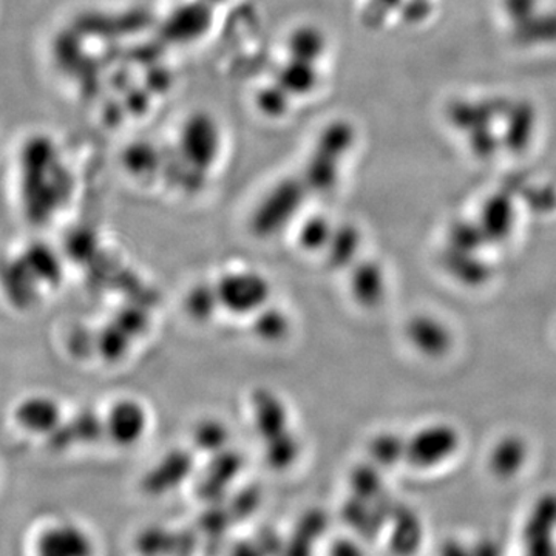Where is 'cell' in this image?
<instances>
[{"instance_id":"6da1fadb","label":"cell","mask_w":556,"mask_h":556,"mask_svg":"<svg viewBox=\"0 0 556 556\" xmlns=\"http://www.w3.org/2000/svg\"><path fill=\"white\" fill-rule=\"evenodd\" d=\"M448 123L485 160L501 152L521 155L540 130L535 105L518 98H460L448 108Z\"/></svg>"},{"instance_id":"7a4b0ae2","label":"cell","mask_w":556,"mask_h":556,"mask_svg":"<svg viewBox=\"0 0 556 556\" xmlns=\"http://www.w3.org/2000/svg\"><path fill=\"white\" fill-rule=\"evenodd\" d=\"M508 38L521 49L556 46V7L547 0H501Z\"/></svg>"},{"instance_id":"3957f363","label":"cell","mask_w":556,"mask_h":556,"mask_svg":"<svg viewBox=\"0 0 556 556\" xmlns=\"http://www.w3.org/2000/svg\"><path fill=\"white\" fill-rule=\"evenodd\" d=\"M459 448L460 433L452 424H430L407 439L405 463L419 470H431L448 463Z\"/></svg>"},{"instance_id":"277c9868","label":"cell","mask_w":556,"mask_h":556,"mask_svg":"<svg viewBox=\"0 0 556 556\" xmlns=\"http://www.w3.org/2000/svg\"><path fill=\"white\" fill-rule=\"evenodd\" d=\"M31 556H97L89 530L76 522L61 521L43 527L33 538Z\"/></svg>"},{"instance_id":"5b68a950","label":"cell","mask_w":556,"mask_h":556,"mask_svg":"<svg viewBox=\"0 0 556 556\" xmlns=\"http://www.w3.org/2000/svg\"><path fill=\"white\" fill-rule=\"evenodd\" d=\"M407 339L409 345L415 348L417 353L426 357L447 356L453 348V332L441 318L430 314H419L407 324Z\"/></svg>"},{"instance_id":"8992f818","label":"cell","mask_w":556,"mask_h":556,"mask_svg":"<svg viewBox=\"0 0 556 556\" xmlns=\"http://www.w3.org/2000/svg\"><path fill=\"white\" fill-rule=\"evenodd\" d=\"M530 447L519 434L497 439L486 456V468L496 481L508 482L518 478L529 463Z\"/></svg>"},{"instance_id":"52a82bcc","label":"cell","mask_w":556,"mask_h":556,"mask_svg":"<svg viewBox=\"0 0 556 556\" xmlns=\"http://www.w3.org/2000/svg\"><path fill=\"white\" fill-rule=\"evenodd\" d=\"M393 525V532L390 533V546L393 548L394 555H416L426 540L422 519L409 508H401Z\"/></svg>"},{"instance_id":"ba28073f","label":"cell","mask_w":556,"mask_h":556,"mask_svg":"<svg viewBox=\"0 0 556 556\" xmlns=\"http://www.w3.org/2000/svg\"><path fill=\"white\" fill-rule=\"evenodd\" d=\"M556 538V493H543L530 508L522 526L521 541L555 540Z\"/></svg>"},{"instance_id":"9c48e42d","label":"cell","mask_w":556,"mask_h":556,"mask_svg":"<svg viewBox=\"0 0 556 556\" xmlns=\"http://www.w3.org/2000/svg\"><path fill=\"white\" fill-rule=\"evenodd\" d=\"M515 226V211L506 197H493L484 204L479 218L482 237L504 240L510 236Z\"/></svg>"},{"instance_id":"30bf717a","label":"cell","mask_w":556,"mask_h":556,"mask_svg":"<svg viewBox=\"0 0 556 556\" xmlns=\"http://www.w3.org/2000/svg\"><path fill=\"white\" fill-rule=\"evenodd\" d=\"M405 452H407V439L394 437V434H382L376 439L371 448L375 459L383 466H393L405 460Z\"/></svg>"},{"instance_id":"8fae6325","label":"cell","mask_w":556,"mask_h":556,"mask_svg":"<svg viewBox=\"0 0 556 556\" xmlns=\"http://www.w3.org/2000/svg\"><path fill=\"white\" fill-rule=\"evenodd\" d=\"M354 289H356L357 299H361L362 303L376 305V303L382 299L380 298L383 292L382 273H380L378 268H375V266H368V268L362 269V273L358 274L356 278Z\"/></svg>"},{"instance_id":"7c38bea8","label":"cell","mask_w":556,"mask_h":556,"mask_svg":"<svg viewBox=\"0 0 556 556\" xmlns=\"http://www.w3.org/2000/svg\"><path fill=\"white\" fill-rule=\"evenodd\" d=\"M473 556H506L503 544L495 536L484 535L470 541Z\"/></svg>"},{"instance_id":"4fadbf2b","label":"cell","mask_w":556,"mask_h":556,"mask_svg":"<svg viewBox=\"0 0 556 556\" xmlns=\"http://www.w3.org/2000/svg\"><path fill=\"white\" fill-rule=\"evenodd\" d=\"M438 556H473L471 554L470 541L460 540V538L450 536L442 541L438 548Z\"/></svg>"},{"instance_id":"5bb4252c","label":"cell","mask_w":556,"mask_h":556,"mask_svg":"<svg viewBox=\"0 0 556 556\" xmlns=\"http://www.w3.org/2000/svg\"><path fill=\"white\" fill-rule=\"evenodd\" d=\"M329 556H368L361 543L354 540H338Z\"/></svg>"}]
</instances>
